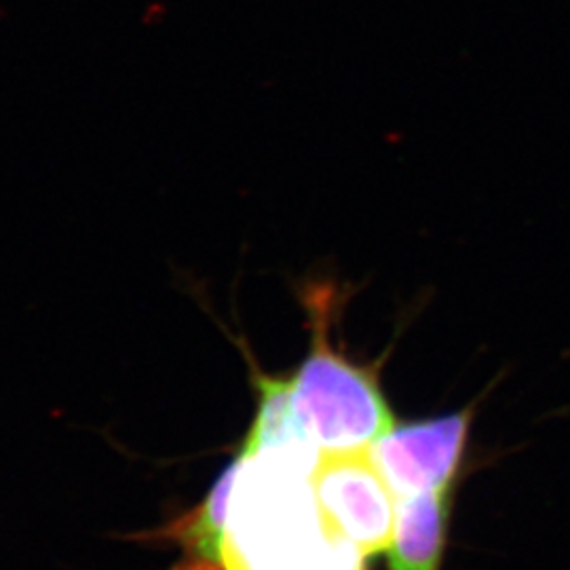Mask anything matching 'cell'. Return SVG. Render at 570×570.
Here are the masks:
<instances>
[{
    "mask_svg": "<svg viewBox=\"0 0 570 570\" xmlns=\"http://www.w3.org/2000/svg\"><path fill=\"white\" fill-rule=\"evenodd\" d=\"M252 364V381L256 387L258 407L252 421V428L245 435L242 452L244 456H254L261 452L277 450H317L298 428L289 402V379H279L275 374L261 372Z\"/></svg>",
    "mask_w": 570,
    "mask_h": 570,
    "instance_id": "5",
    "label": "cell"
},
{
    "mask_svg": "<svg viewBox=\"0 0 570 570\" xmlns=\"http://www.w3.org/2000/svg\"><path fill=\"white\" fill-rule=\"evenodd\" d=\"M311 489L332 539L362 556L385 553L395 532L400 499L367 450L322 454Z\"/></svg>",
    "mask_w": 570,
    "mask_h": 570,
    "instance_id": "2",
    "label": "cell"
},
{
    "mask_svg": "<svg viewBox=\"0 0 570 570\" xmlns=\"http://www.w3.org/2000/svg\"><path fill=\"white\" fill-rule=\"evenodd\" d=\"M237 475L239 459L235 456L233 463L218 475L199 510L190 515V520L180 530L184 548L190 553V558L207 569L226 567V515L235 497L233 492Z\"/></svg>",
    "mask_w": 570,
    "mask_h": 570,
    "instance_id": "6",
    "label": "cell"
},
{
    "mask_svg": "<svg viewBox=\"0 0 570 570\" xmlns=\"http://www.w3.org/2000/svg\"><path fill=\"white\" fill-rule=\"evenodd\" d=\"M332 287H311L305 306L311 346L289 376V402L298 428L322 454L367 450L395 425L381 364H362L332 341Z\"/></svg>",
    "mask_w": 570,
    "mask_h": 570,
    "instance_id": "1",
    "label": "cell"
},
{
    "mask_svg": "<svg viewBox=\"0 0 570 570\" xmlns=\"http://www.w3.org/2000/svg\"><path fill=\"white\" fill-rule=\"evenodd\" d=\"M473 410H459L407 425H393L367 452L397 499L452 490L459 478Z\"/></svg>",
    "mask_w": 570,
    "mask_h": 570,
    "instance_id": "3",
    "label": "cell"
},
{
    "mask_svg": "<svg viewBox=\"0 0 570 570\" xmlns=\"http://www.w3.org/2000/svg\"><path fill=\"white\" fill-rule=\"evenodd\" d=\"M452 490L400 499L389 570H442L449 548Z\"/></svg>",
    "mask_w": 570,
    "mask_h": 570,
    "instance_id": "4",
    "label": "cell"
}]
</instances>
